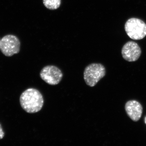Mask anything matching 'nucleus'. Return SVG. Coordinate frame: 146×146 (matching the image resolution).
Here are the masks:
<instances>
[{"label": "nucleus", "mask_w": 146, "mask_h": 146, "mask_svg": "<svg viewBox=\"0 0 146 146\" xmlns=\"http://www.w3.org/2000/svg\"><path fill=\"white\" fill-rule=\"evenodd\" d=\"M145 124H146V117H145Z\"/></svg>", "instance_id": "9d476101"}, {"label": "nucleus", "mask_w": 146, "mask_h": 146, "mask_svg": "<svg viewBox=\"0 0 146 146\" xmlns=\"http://www.w3.org/2000/svg\"><path fill=\"white\" fill-rule=\"evenodd\" d=\"M21 42L18 37L13 35H7L1 40L0 50L6 56L10 57L20 52Z\"/></svg>", "instance_id": "20e7f679"}, {"label": "nucleus", "mask_w": 146, "mask_h": 146, "mask_svg": "<svg viewBox=\"0 0 146 146\" xmlns=\"http://www.w3.org/2000/svg\"><path fill=\"white\" fill-rule=\"evenodd\" d=\"M125 30L128 36L133 40H141L146 36V24L138 18L128 19L125 25Z\"/></svg>", "instance_id": "7ed1b4c3"}, {"label": "nucleus", "mask_w": 146, "mask_h": 146, "mask_svg": "<svg viewBox=\"0 0 146 146\" xmlns=\"http://www.w3.org/2000/svg\"><path fill=\"white\" fill-rule=\"evenodd\" d=\"M43 3L47 8L54 10L59 8L61 4V0H43Z\"/></svg>", "instance_id": "6e6552de"}, {"label": "nucleus", "mask_w": 146, "mask_h": 146, "mask_svg": "<svg viewBox=\"0 0 146 146\" xmlns=\"http://www.w3.org/2000/svg\"><path fill=\"white\" fill-rule=\"evenodd\" d=\"M125 108L128 116L133 121H138L142 117L143 107L137 101L133 100L127 102Z\"/></svg>", "instance_id": "0eeeda50"}, {"label": "nucleus", "mask_w": 146, "mask_h": 146, "mask_svg": "<svg viewBox=\"0 0 146 146\" xmlns=\"http://www.w3.org/2000/svg\"><path fill=\"white\" fill-rule=\"evenodd\" d=\"M1 39H0V46H1Z\"/></svg>", "instance_id": "9b49d317"}, {"label": "nucleus", "mask_w": 146, "mask_h": 146, "mask_svg": "<svg viewBox=\"0 0 146 146\" xmlns=\"http://www.w3.org/2000/svg\"><path fill=\"white\" fill-rule=\"evenodd\" d=\"M20 102L23 109L29 113L39 112L44 104L42 94L34 88H30L24 91L20 97Z\"/></svg>", "instance_id": "f257e3e1"}, {"label": "nucleus", "mask_w": 146, "mask_h": 146, "mask_svg": "<svg viewBox=\"0 0 146 146\" xmlns=\"http://www.w3.org/2000/svg\"><path fill=\"white\" fill-rule=\"evenodd\" d=\"M141 50L136 42L129 41L123 46L121 54L123 58L129 62H134L141 56Z\"/></svg>", "instance_id": "423d86ee"}, {"label": "nucleus", "mask_w": 146, "mask_h": 146, "mask_svg": "<svg viewBox=\"0 0 146 146\" xmlns=\"http://www.w3.org/2000/svg\"><path fill=\"white\" fill-rule=\"evenodd\" d=\"M42 80L49 85H56L62 80L63 74L60 69L54 65H47L42 68L40 73Z\"/></svg>", "instance_id": "39448f33"}, {"label": "nucleus", "mask_w": 146, "mask_h": 146, "mask_svg": "<svg viewBox=\"0 0 146 146\" xmlns=\"http://www.w3.org/2000/svg\"><path fill=\"white\" fill-rule=\"evenodd\" d=\"M4 136V132L3 131L2 128L0 124V140L3 139Z\"/></svg>", "instance_id": "1a4fd4ad"}, {"label": "nucleus", "mask_w": 146, "mask_h": 146, "mask_svg": "<svg viewBox=\"0 0 146 146\" xmlns=\"http://www.w3.org/2000/svg\"><path fill=\"white\" fill-rule=\"evenodd\" d=\"M106 74V70L103 65L100 63H91L84 69V79L88 86L94 87L104 77Z\"/></svg>", "instance_id": "f03ea898"}]
</instances>
